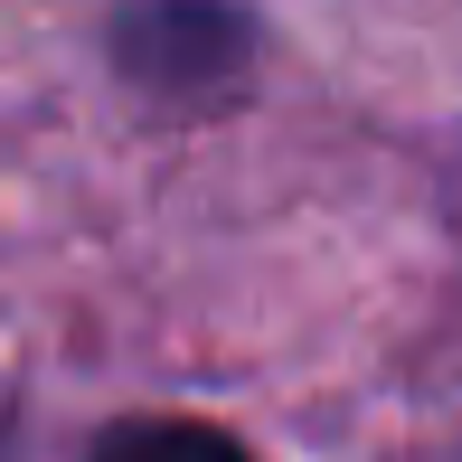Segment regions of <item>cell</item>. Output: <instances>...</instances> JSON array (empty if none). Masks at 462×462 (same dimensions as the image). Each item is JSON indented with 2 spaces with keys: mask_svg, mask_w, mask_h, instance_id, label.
Masks as SVG:
<instances>
[{
  "mask_svg": "<svg viewBox=\"0 0 462 462\" xmlns=\"http://www.w3.org/2000/svg\"><path fill=\"white\" fill-rule=\"evenodd\" d=\"M95 462H245V444L217 434V425H180V415H161V425H114L95 444Z\"/></svg>",
  "mask_w": 462,
  "mask_h": 462,
  "instance_id": "1",
  "label": "cell"
}]
</instances>
